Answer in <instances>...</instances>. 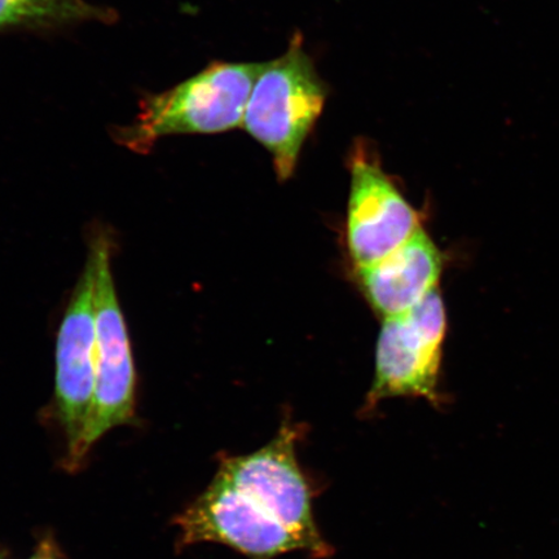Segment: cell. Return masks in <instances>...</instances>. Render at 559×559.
Instances as JSON below:
<instances>
[{"label":"cell","instance_id":"6da1fadb","mask_svg":"<svg viewBox=\"0 0 559 559\" xmlns=\"http://www.w3.org/2000/svg\"><path fill=\"white\" fill-rule=\"evenodd\" d=\"M264 62L214 61L170 90L145 95L135 121L114 131L116 142L145 155L174 135L221 134L242 126Z\"/></svg>","mask_w":559,"mask_h":559},{"label":"cell","instance_id":"7a4b0ae2","mask_svg":"<svg viewBox=\"0 0 559 559\" xmlns=\"http://www.w3.org/2000/svg\"><path fill=\"white\" fill-rule=\"evenodd\" d=\"M330 91L306 51L302 34L293 35L288 50L280 58L264 62L242 128L270 152L280 180L295 173Z\"/></svg>","mask_w":559,"mask_h":559},{"label":"cell","instance_id":"3957f363","mask_svg":"<svg viewBox=\"0 0 559 559\" xmlns=\"http://www.w3.org/2000/svg\"><path fill=\"white\" fill-rule=\"evenodd\" d=\"M96 265V379L93 407L80 443L69 453L79 464L91 447L116 426L135 416L136 372L128 325L111 275L110 237L99 230L90 245Z\"/></svg>","mask_w":559,"mask_h":559},{"label":"cell","instance_id":"277c9868","mask_svg":"<svg viewBox=\"0 0 559 559\" xmlns=\"http://www.w3.org/2000/svg\"><path fill=\"white\" fill-rule=\"evenodd\" d=\"M299 436L295 425L283 426L262 449L225 459L218 477L239 489L263 513L302 537L312 557L323 558L331 556L332 550L314 522L312 488L297 459Z\"/></svg>","mask_w":559,"mask_h":559},{"label":"cell","instance_id":"5b68a950","mask_svg":"<svg viewBox=\"0 0 559 559\" xmlns=\"http://www.w3.org/2000/svg\"><path fill=\"white\" fill-rule=\"evenodd\" d=\"M447 314L438 288L407 312L384 319L376 349L367 408L389 397H424L438 403V379Z\"/></svg>","mask_w":559,"mask_h":559},{"label":"cell","instance_id":"8992f818","mask_svg":"<svg viewBox=\"0 0 559 559\" xmlns=\"http://www.w3.org/2000/svg\"><path fill=\"white\" fill-rule=\"evenodd\" d=\"M349 169L346 240L359 270L393 253L421 229V222L368 145L354 146Z\"/></svg>","mask_w":559,"mask_h":559},{"label":"cell","instance_id":"52a82bcc","mask_svg":"<svg viewBox=\"0 0 559 559\" xmlns=\"http://www.w3.org/2000/svg\"><path fill=\"white\" fill-rule=\"evenodd\" d=\"M177 523L186 545L225 544L251 559H274L292 551L311 555L302 537L263 513L218 475Z\"/></svg>","mask_w":559,"mask_h":559},{"label":"cell","instance_id":"ba28073f","mask_svg":"<svg viewBox=\"0 0 559 559\" xmlns=\"http://www.w3.org/2000/svg\"><path fill=\"white\" fill-rule=\"evenodd\" d=\"M96 265L88 251L61 321L56 345V403L67 431L70 452L86 429L96 379ZM69 452V453H70Z\"/></svg>","mask_w":559,"mask_h":559},{"label":"cell","instance_id":"9c48e42d","mask_svg":"<svg viewBox=\"0 0 559 559\" xmlns=\"http://www.w3.org/2000/svg\"><path fill=\"white\" fill-rule=\"evenodd\" d=\"M443 257L421 228L381 261L359 269L361 289L384 319L414 309L438 288Z\"/></svg>","mask_w":559,"mask_h":559},{"label":"cell","instance_id":"30bf717a","mask_svg":"<svg viewBox=\"0 0 559 559\" xmlns=\"http://www.w3.org/2000/svg\"><path fill=\"white\" fill-rule=\"evenodd\" d=\"M115 19L114 10L86 0H0V33L53 29L85 21L114 23Z\"/></svg>","mask_w":559,"mask_h":559},{"label":"cell","instance_id":"8fae6325","mask_svg":"<svg viewBox=\"0 0 559 559\" xmlns=\"http://www.w3.org/2000/svg\"><path fill=\"white\" fill-rule=\"evenodd\" d=\"M32 559H56L52 545L48 542L41 543L40 548Z\"/></svg>","mask_w":559,"mask_h":559}]
</instances>
